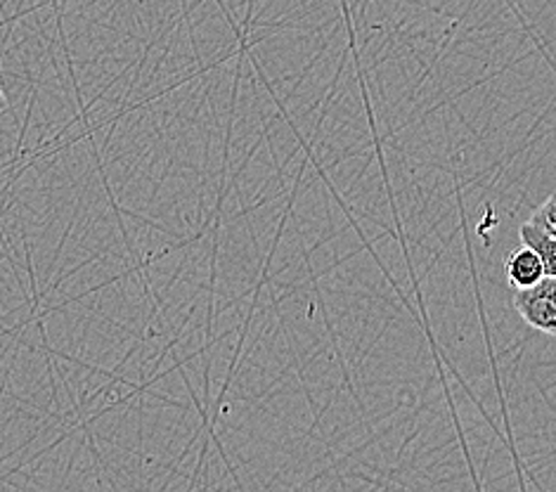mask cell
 Returning <instances> with one entry per match:
<instances>
[{
	"label": "cell",
	"mask_w": 556,
	"mask_h": 492,
	"mask_svg": "<svg viewBox=\"0 0 556 492\" xmlns=\"http://www.w3.org/2000/svg\"><path fill=\"white\" fill-rule=\"evenodd\" d=\"M514 308L526 325L556 337V277L545 275L533 287L514 289Z\"/></svg>",
	"instance_id": "cell-1"
},
{
	"label": "cell",
	"mask_w": 556,
	"mask_h": 492,
	"mask_svg": "<svg viewBox=\"0 0 556 492\" xmlns=\"http://www.w3.org/2000/svg\"><path fill=\"white\" fill-rule=\"evenodd\" d=\"M521 242L526 247H531L535 254L542 261V268H545V275L556 277V237L545 232L531 220L521 225Z\"/></svg>",
	"instance_id": "cell-3"
},
{
	"label": "cell",
	"mask_w": 556,
	"mask_h": 492,
	"mask_svg": "<svg viewBox=\"0 0 556 492\" xmlns=\"http://www.w3.org/2000/svg\"><path fill=\"white\" fill-rule=\"evenodd\" d=\"M507 279L514 289H526L538 285L542 277H545V268H542V261L531 247H519L514 249L507 256L505 263Z\"/></svg>",
	"instance_id": "cell-2"
},
{
	"label": "cell",
	"mask_w": 556,
	"mask_h": 492,
	"mask_svg": "<svg viewBox=\"0 0 556 492\" xmlns=\"http://www.w3.org/2000/svg\"><path fill=\"white\" fill-rule=\"evenodd\" d=\"M531 223L538 225V228H542L545 232H549L552 237H556V192L547 199L545 204H540L533 211Z\"/></svg>",
	"instance_id": "cell-4"
},
{
	"label": "cell",
	"mask_w": 556,
	"mask_h": 492,
	"mask_svg": "<svg viewBox=\"0 0 556 492\" xmlns=\"http://www.w3.org/2000/svg\"><path fill=\"white\" fill-rule=\"evenodd\" d=\"M0 108H3V100H0Z\"/></svg>",
	"instance_id": "cell-5"
}]
</instances>
